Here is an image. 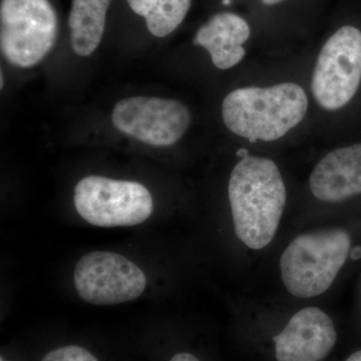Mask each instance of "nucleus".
<instances>
[{
  "instance_id": "7ed1b4c3",
  "label": "nucleus",
  "mask_w": 361,
  "mask_h": 361,
  "mask_svg": "<svg viewBox=\"0 0 361 361\" xmlns=\"http://www.w3.org/2000/svg\"><path fill=\"white\" fill-rule=\"evenodd\" d=\"M350 247V235L341 228H325L297 236L280 258L287 290L299 298L322 295L348 260Z\"/></svg>"
},
{
  "instance_id": "6e6552de",
  "label": "nucleus",
  "mask_w": 361,
  "mask_h": 361,
  "mask_svg": "<svg viewBox=\"0 0 361 361\" xmlns=\"http://www.w3.org/2000/svg\"><path fill=\"white\" fill-rule=\"evenodd\" d=\"M78 296L94 305L129 302L146 289L144 271L125 256L109 251H94L82 256L75 269Z\"/></svg>"
},
{
  "instance_id": "dca6fc26",
  "label": "nucleus",
  "mask_w": 361,
  "mask_h": 361,
  "mask_svg": "<svg viewBox=\"0 0 361 361\" xmlns=\"http://www.w3.org/2000/svg\"><path fill=\"white\" fill-rule=\"evenodd\" d=\"M344 361H361V349L360 350L355 351L353 355H349Z\"/></svg>"
},
{
  "instance_id": "1a4fd4ad",
  "label": "nucleus",
  "mask_w": 361,
  "mask_h": 361,
  "mask_svg": "<svg viewBox=\"0 0 361 361\" xmlns=\"http://www.w3.org/2000/svg\"><path fill=\"white\" fill-rule=\"evenodd\" d=\"M276 361H323L337 342L334 320L318 307L295 313L272 337Z\"/></svg>"
},
{
  "instance_id": "f03ea898",
  "label": "nucleus",
  "mask_w": 361,
  "mask_h": 361,
  "mask_svg": "<svg viewBox=\"0 0 361 361\" xmlns=\"http://www.w3.org/2000/svg\"><path fill=\"white\" fill-rule=\"evenodd\" d=\"M308 110L305 90L293 82L237 89L225 97L222 118L233 134L273 142L299 125Z\"/></svg>"
},
{
  "instance_id": "f257e3e1",
  "label": "nucleus",
  "mask_w": 361,
  "mask_h": 361,
  "mask_svg": "<svg viewBox=\"0 0 361 361\" xmlns=\"http://www.w3.org/2000/svg\"><path fill=\"white\" fill-rule=\"evenodd\" d=\"M228 196L236 236L254 250L265 248L276 235L286 205V188L276 164L244 157L233 169Z\"/></svg>"
},
{
  "instance_id": "0eeeda50",
  "label": "nucleus",
  "mask_w": 361,
  "mask_h": 361,
  "mask_svg": "<svg viewBox=\"0 0 361 361\" xmlns=\"http://www.w3.org/2000/svg\"><path fill=\"white\" fill-rule=\"evenodd\" d=\"M111 122L123 134L149 146L166 148L175 145L191 125L186 104L156 97H132L118 102Z\"/></svg>"
},
{
  "instance_id": "a211bd4d",
  "label": "nucleus",
  "mask_w": 361,
  "mask_h": 361,
  "mask_svg": "<svg viewBox=\"0 0 361 361\" xmlns=\"http://www.w3.org/2000/svg\"><path fill=\"white\" fill-rule=\"evenodd\" d=\"M0 82H1V85H0V89H4V73H1V80H0Z\"/></svg>"
},
{
  "instance_id": "aec40b11",
  "label": "nucleus",
  "mask_w": 361,
  "mask_h": 361,
  "mask_svg": "<svg viewBox=\"0 0 361 361\" xmlns=\"http://www.w3.org/2000/svg\"><path fill=\"white\" fill-rule=\"evenodd\" d=\"M1 361H4V360H1Z\"/></svg>"
},
{
  "instance_id": "9b49d317",
  "label": "nucleus",
  "mask_w": 361,
  "mask_h": 361,
  "mask_svg": "<svg viewBox=\"0 0 361 361\" xmlns=\"http://www.w3.org/2000/svg\"><path fill=\"white\" fill-rule=\"evenodd\" d=\"M249 37L250 27L243 18L232 13H221L199 28L193 42L210 54L216 68L229 70L245 56L243 44Z\"/></svg>"
},
{
  "instance_id": "9d476101",
  "label": "nucleus",
  "mask_w": 361,
  "mask_h": 361,
  "mask_svg": "<svg viewBox=\"0 0 361 361\" xmlns=\"http://www.w3.org/2000/svg\"><path fill=\"white\" fill-rule=\"evenodd\" d=\"M315 198L337 203L361 194V144L330 152L310 176Z\"/></svg>"
},
{
  "instance_id": "f8f14e48",
  "label": "nucleus",
  "mask_w": 361,
  "mask_h": 361,
  "mask_svg": "<svg viewBox=\"0 0 361 361\" xmlns=\"http://www.w3.org/2000/svg\"><path fill=\"white\" fill-rule=\"evenodd\" d=\"M111 0H73L68 26L75 54L87 58L96 51L106 28Z\"/></svg>"
},
{
  "instance_id": "4468645a",
  "label": "nucleus",
  "mask_w": 361,
  "mask_h": 361,
  "mask_svg": "<svg viewBox=\"0 0 361 361\" xmlns=\"http://www.w3.org/2000/svg\"><path fill=\"white\" fill-rule=\"evenodd\" d=\"M42 361H99L87 349L78 345H68L54 349Z\"/></svg>"
},
{
  "instance_id": "2eb2a0df",
  "label": "nucleus",
  "mask_w": 361,
  "mask_h": 361,
  "mask_svg": "<svg viewBox=\"0 0 361 361\" xmlns=\"http://www.w3.org/2000/svg\"><path fill=\"white\" fill-rule=\"evenodd\" d=\"M170 361H201L192 353H180L173 356Z\"/></svg>"
},
{
  "instance_id": "f3484780",
  "label": "nucleus",
  "mask_w": 361,
  "mask_h": 361,
  "mask_svg": "<svg viewBox=\"0 0 361 361\" xmlns=\"http://www.w3.org/2000/svg\"><path fill=\"white\" fill-rule=\"evenodd\" d=\"M265 6H274V4H281L285 0H261Z\"/></svg>"
},
{
  "instance_id": "423d86ee",
  "label": "nucleus",
  "mask_w": 361,
  "mask_h": 361,
  "mask_svg": "<svg viewBox=\"0 0 361 361\" xmlns=\"http://www.w3.org/2000/svg\"><path fill=\"white\" fill-rule=\"evenodd\" d=\"M360 82L361 32L342 26L323 45L316 61L313 96L325 110H339L355 97Z\"/></svg>"
},
{
  "instance_id": "6ab92c4d",
  "label": "nucleus",
  "mask_w": 361,
  "mask_h": 361,
  "mask_svg": "<svg viewBox=\"0 0 361 361\" xmlns=\"http://www.w3.org/2000/svg\"><path fill=\"white\" fill-rule=\"evenodd\" d=\"M230 0H223V4H230Z\"/></svg>"
},
{
  "instance_id": "20e7f679",
  "label": "nucleus",
  "mask_w": 361,
  "mask_h": 361,
  "mask_svg": "<svg viewBox=\"0 0 361 361\" xmlns=\"http://www.w3.org/2000/svg\"><path fill=\"white\" fill-rule=\"evenodd\" d=\"M58 33V14L49 0H1L0 49L11 66H37L51 51Z\"/></svg>"
},
{
  "instance_id": "ddd939ff",
  "label": "nucleus",
  "mask_w": 361,
  "mask_h": 361,
  "mask_svg": "<svg viewBox=\"0 0 361 361\" xmlns=\"http://www.w3.org/2000/svg\"><path fill=\"white\" fill-rule=\"evenodd\" d=\"M135 13L146 20L149 32L156 37H168L184 21L192 0H127Z\"/></svg>"
},
{
  "instance_id": "39448f33",
  "label": "nucleus",
  "mask_w": 361,
  "mask_h": 361,
  "mask_svg": "<svg viewBox=\"0 0 361 361\" xmlns=\"http://www.w3.org/2000/svg\"><path fill=\"white\" fill-rule=\"evenodd\" d=\"M73 202L80 217L97 227L139 225L154 210L152 195L141 183L101 176L80 180Z\"/></svg>"
}]
</instances>
